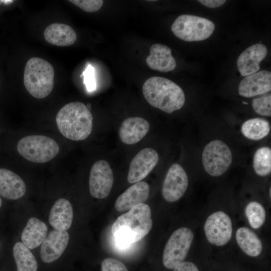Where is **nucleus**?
I'll use <instances>...</instances> for the list:
<instances>
[{
	"label": "nucleus",
	"mask_w": 271,
	"mask_h": 271,
	"mask_svg": "<svg viewBox=\"0 0 271 271\" xmlns=\"http://www.w3.org/2000/svg\"><path fill=\"white\" fill-rule=\"evenodd\" d=\"M54 76V69L50 63L39 57H32L27 61L24 70L25 88L33 97L45 98L53 90Z\"/></svg>",
	"instance_id": "obj_4"
},
{
	"label": "nucleus",
	"mask_w": 271,
	"mask_h": 271,
	"mask_svg": "<svg viewBox=\"0 0 271 271\" xmlns=\"http://www.w3.org/2000/svg\"><path fill=\"white\" fill-rule=\"evenodd\" d=\"M204 6L211 8H215L219 7L223 5L225 2L226 1L224 0H200L198 1Z\"/></svg>",
	"instance_id": "obj_33"
},
{
	"label": "nucleus",
	"mask_w": 271,
	"mask_h": 271,
	"mask_svg": "<svg viewBox=\"0 0 271 271\" xmlns=\"http://www.w3.org/2000/svg\"><path fill=\"white\" fill-rule=\"evenodd\" d=\"M143 92L150 105L169 114L181 109L185 102L182 89L164 77L154 76L148 79L143 85Z\"/></svg>",
	"instance_id": "obj_2"
},
{
	"label": "nucleus",
	"mask_w": 271,
	"mask_h": 271,
	"mask_svg": "<svg viewBox=\"0 0 271 271\" xmlns=\"http://www.w3.org/2000/svg\"><path fill=\"white\" fill-rule=\"evenodd\" d=\"M232 154L229 147L220 140L210 141L203 149L202 162L205 171L209 175L218 177L230 167Z\"/></svg>",
	"instance_id": "obj_7"
},
{
	"label": "nucleus",
	"mask_w": 271,
	"mask_h": 271,
	"mask_svg": "<svg viewBox=\"0 0 271 271\" xmlns=\"http://www.w3.org/2000/svg\"><path fill=\"white\" fill-rule=\"evenodd\" d=\"M26 191L23 180L11 170L0 168V195L10 199L17 200L23 197Z\"/></svg>",
	"instance_id": "obj_19"
},
{
	"label": "nucleus",
	"mask_w": 271,
	"mask_h": 271,
	"mask_svg": "<svg viewBox=\"0 0 271 271\" xmlns=\"http://www.w3.org/2000/svg\"><path fill=\"white\" fill-rule=\"evenodd\" d=\"M0 2H1L2 3H4L5 4H8V3H12L14 2V1H10V0H8V1H0Z\"/></svg>",
	"instance_id": "obj_34"
},
{
	"label": "nucleus",
	"mask_w": 271,
	"mask_h": 271,
	"mask_svg": "<svg viewBox=\"0 0 271 271\" xmlns=\"http://www.w3.org/2000/svg\"><path fill=\"white\" fill-rule=\"evenodd\" d=\"M150 187L147 183L140 181L128 187L117 198L115 208L119 212L128 211L134 206L144 203L149 198Z\"/></svg>",
	"instance_id": "obj_16"
},
{
	"label": "nucleus",
	"mask_w": 271,
	"mask_h": 271,
	"mask_svg": "<svg viewBox=\"0 0 271 271\" xmlns=\"http://www.w3.org/2000/svg\"><path fill=\"white\" fill-rule=\"evenodd\" d=\"M252 107L256 113L260 115L270 116V94H264L254 98L252 101Z\"/></svg>",
	"instance_id": "obj_28"
},
{
	"label": "nucleus",
	"mask_w": 271,
	"mask_h": 271,
	"mask_svg": "<svg viewBox=\"0 0 271 271\" xmlns=\"http://www.w3.org/2000/svg\"><path fill=\"white\" fill-rule=\"evenodd\" d=\"M173 271H199L197 266L190 261H183L177 265Z\"/></svg>",
	"instance_id": "obj_32"
},
{
	"label": "nucleus",
	"mask_w": 271,
	"mask_h": 271,
	"mask_svg": "<svg viewBox=\"0 0 271 271\" xmlns=\"http://www.w3.org/2000/svg\"><path fill=\"white\" fill-rule=\"evenodd\" d=\"M245 214L250 226L258 229L264 223L265 211L263 206L256 201H251L246 206Z\"/></svg>",
	"instance_id": "obj_27"
},
{
	"label": "nucleus",
	"mask_w": 271,
	"mask_h": 271,
	"mask_svg": "<svg viewBox=\"0 0 271 271\" xmlns=\"http://www.w3.org/2000/svg\"><path fill=\"white\" fill-rule=\"evenodd\" d=\"M207 240L212 244L223 246L230 240L232 233V221L225 212L219 211L210 215L204 224Z\"/></svg>",
	"instance_id": "obj_9"
},
{
	"label": "nucleus",
	"mask_w": 271,
	"mask_h": 271,
	"mask_svg": "<svg viewBox=\"0 0 271 271\" xmlns=\"http://www.w3.org/2000/svg\"><path fill=\"white\" fill-rule=\"evenodd\" d=\"M193 238V232L187 227L179 228L172 234L163 251V263L165 267L172 269L184 261Z\"/></svg>",
	"instance_id": "obj_8"
},
{
	"label": "nucleus",
	"mask_w": 271,
	"mask_h": 271,
	"mask_svg": "<svg viewBox=\"0 0 271 271\" xmlns=\"http://www.w3.org/2000/svg\"><path fill=\"white\" fill-rule=\"evenodd\" d=\"M159 159L158 153L152 148H146L139 151L130 163L127 181L135 183L145 178L156 167Z\"/></svg>",
	"instance_id": "obj_12"
},
{
	"label": "nucleus",
	"mask_w": 271,
	"mask_h": 271,
	"mask_svg": "<svg viewBox=\"0 0 271 271\" xmlns=\"http://www.w3.org/2000/svg\"><path fill=\"white\" fill-rule=\"evenodd\" d=\"M113 174L109 163L100 160L92 165L89 175V188L92 196L97 199L106 198L113 183Z\"/></svg>",
	"instance_id": "obj_10"
},
{
	"label": "nucleus",
	"mask_w": 271,
	"mask_h": 271,
	"mask_svg": "<svg viewBox=\"0 0 271 271\" xmlns=\"http://www.w3.org/2000/svg\"><path fill=\"white\" fill-rule=\"evenodd\" d=\"M82 76L84 77V83L85 84L87 90L91 91L95 90L96 81L94 75V68L90 65H89L80 76Z\"/></svg>",
	"instance_id": "obj_31"
},
{
	"label": "nucleus",
	"mask_w": 271,
	"mask_h": 271,
	"mask_svg": "<svg viewBox=\"0 0 271 271\" xmlns=\"http://www.w3.org/2000/svg\"><path fill=\"white\" fill-rule=\"evenodd\" d=\"M271 189L270 188H269V197H270V192H271V191H270Z\"/></svg>",
	"instance_id": "obj_36"
},
{
	"label": "nucleus",
	"mask_w": 271,
	"mask_h": 271,
	"mask_svg": "<svg viewBox=\"0 0 271 271\" xmlns=\"http://www.w3.org/2000/svg\"><path fill=\"white\" fill-rule=\"evenodd\" d=\"M271 90V73L262 70L245 76L238 86L239 94L245 97H252L265 94Z\"/></svg>",
	"instance_id": "obj_14"
},
{
	"label": "nucleus",
	"mask_w": 271,
	"mask_h": 271,
	"mask_svg": "<svg viewBox=\"0 0 271 271\" xmlns=\"http://www.w3.org/2000/svg\"><path fill=\"white\" fill-rule=\"evenodd\" d=\"M13 255L17 271H37L38 263L34 255L22 242L15 244Z\"/></svg>",
	"instance_id": "obj_25"
},
{
	"label": "nucleus",
	"mask_w": 271,
	"mask_h": 271,
	"mask_svg": "<svg viewBox=\"0 0 271 271\" xmlns=\"http://www.w3.org/2000/svg\"><path fill=\"white\" fill-rule=\"evenodd\" d=\"M56 122L61 134L72 141L85 140L92 130V115L81 102H72L63 106L57 113Z\"/></svg>",
	"instance_id": "obj_3"
},
{
	"label": "nucleus",
	"mask_w": 271,
	"mask_h": 271,
	"mask_svg": "<svg viewBox=\"0 0 271 271\" xmlns=\"http://www.w3.org/2000/svg\"><path fill=\"white\" fill-rule=\"evenodd\" d=\"M253 168L255 173L264 177L271 172V149L267 147L258 148L253 158Z\"/></svg>",
	"instance_id": "obj_26"
},
{
	"label": "nucleus",
	"mask_w": 271,
	"mask_h": 271,
	"mask_svg": "<svg viewBox=\"0 0 271 271\" xmlns=\"http://www.w3.org/2000/svg\"><path fill=\"white\" fill-rule=\"evenodd\" d=\"M69 2L89 13L98 11L103 4L102 0H70Z\"/></svg>",
	"instance_id": "obj_29"
},
{
	"label": "nucleus",
	"mask_w": 271,
	"mask_h": 271,
	"mask_svg": "<svg viewBox=\"0 0 271 271\" xmlns=\"http://www.w3.org/2000/svg\"><path fill=\"white\" fill-rule=\"evenodd\" d=\"M215 29L214 23L204 18L182 15L173 23L171 30L178 38L187 42L201 41L208 38Z\"/></svg>",
	"instance_id": "obj_6"
},
{
	"label": "nucleus",
	"mask_w": 271,
	"mask_h": 271,
	"mask_svg": "<svg viewBox=\"0 0 271 271\" xmlns=\"http://www.w3.org/2000/svg\"><path fill=\"white\" fill-rule=\"evenodd\" d=\"M270 127L269 122L261 118H250L242 124L241 131L243 135L251 140H260L269 133Z\"/></svg>",
	"instance_id": "obj_24"
},
{
	"label": "nucleus",
	"mask_w": 271,
	"mask_h": 271,
	"mask_svg": "<svg viewBox=\"0 0 271 271\" xmlns=\"http://www.w3.org/2000/svg\"><path fill=\"white\" fill-rule=\"evenodd\" d=\"M2 199L0 197V208L2 206Z\"/></svg>",
	"instance_id": "obj_35"
},
{
	"label": "nucleus",
	"mask_w": 271,
	"mask_h": 271,
	"mask_svg": "<svg viewBox=\"0 0 271 271\" xmlns=\"http://www.w3.org/2000/svg\"><path fill=\"white\" fill-rule=\"evenodd\" d=\"M69 241L67 231L51 230L41 244L40 257L46 263L53 262L62 255Z\"/></svg>",
	"instance_id": "obj_13"
},
{
	"label": "nucleus",
	"mask_w": 271,
	"mask_h": 271,
	"mask_svg": "<svg viewBox=\"0 0 271 271\" xmlns=\"http://www.w3.org/2000/svg\"><path fill=\"white\" fill-rule=\"evenodd\" d=\"M189 184L187 174L183 168L177 163L169 169L162 186V195L169 202L179 200L186 192Z\"/></svg>",
	"instance_id": "obj_11"
},
{
	"label": "nucleus",
	"mask_w": 271,
	"mask_h": 271,
	"mask_svg": "<svg viewBox=\"0 0 271 271\" xmlns=\"http://www.w3.org/2000/svg\"><path fill=\"white\" fill-rule=\"evenodd\" d=\"M152 225L150 207L142 203L119 216L111 226V232L116 243L123 248L143 239Z\"/></svg>",
	"instance_id": "obj_1"
},
{
	"label": "nucleus",
	"mask_w": 271,
	"mask_h": 271,
	"mask_svg": "<svg viewBox=\"0 0 271 271\" xmlns=\"http://www.w3.org/2000/svg\"><path fill=\"white\" fill-rule=\"evenodd\" d=\"M48 227L36 217L29 219L22 235V242L28 248H35L43 243L47 236Z\"/></svg>",
	"instance_id": "obj_21"
},
{
	"label": "nucleus",
	"mask_w": 271,
	"mask_h": 271,
	"mask_svg": "<svg viewBox=\"0 0 271 271\" xmlns=\"http://www.w3.org/2000/svg\"><path fill=\"white\" fill-rule=\"evenodd\" d=\"M73 211L71 203L65 198L57 200L49 214L48 221L54 229L67 231L72 223Z\"/></svg>",
	"instance_id": "obj_18"
},
{
	"label": "nucleus",
	"mask_w": 271,
	"mask_h": 271,
	"mask_svg": "<svg viewBox=\"0 0 271 271\" xmlns=\"http://www.w3.org/2000/svg\"><path fill=\"white\" fill-rule=\"evenodd\" d=\"M44 36L50 44L58 46H68L77 40L75 31L70 26L61 23H53L45 30Z\"/></svg>",
	"instance_id": "obj_22"
},
{
	"label": "nucleus",
	"mask_w": 271,
	"mask_h": 271,
	"mask_svg": "<svg viewBox=\"0 0 271 271\" xmlns=\"http://www.w3.org/2000/svg\"><path fill=\"white\" fill-rule=\"evenodd\" d=\"M146 63L151 69L162 72L172 71L176 66L171 49L161 44H155L151 46Z\"/></svg>",
	"instance_id": "obj_20"
},
{
	"label": "nucleus",
	"mask_w": 271,
	"mask_h": 271,
	"mask_svg": "<svg viewBox=\"0 0 271 271\" xmlns=\"http://www.w3.org/2000/svg\"><path fill=\"white\" fill-rule=\"evenodd\" d=\"M150 129L149 122L140 117H130L121 124L118 135L124 144L133 145L141 141Z\"/></svg>",
	"instance_id": "obj_17"
},
{
	"label": "nucleus",
	"mask_w": 271,
	"mask_h": 271,
	"mask_svg": "<svg viewBox=\"0 0 271 271\" xmlns=\"http://www.w3.org/2000/svg\"><path fill=\"white\" fill-rule=\"evenodd\" d=\"M17 150L25 159L35 163H44L54 158L59 147L53 139L45 136L31 135L21 139Z\"/></svg>",
	"instance_id": "obj_5"
},
{
	"label": "nucleus",
	"mask_w": 271,
	"mask_h": 271,
	"mask_svg": "<svg viewBox=\"0 0 271 271\" xmlns=\"http://www.w3.org/2000/svg\"><path fill=\"white\" fill-rule=\"evenodd\" d=\"M101 269V271H128L126 266L121 261L110 257L102 260Z\"/></svg>",
	"instance_id": "obj_30"
},
{
	"label": "nucleus",
	"mask_w": 271,
	"mask_h": 271,
	"mask_svg": "<svg viewBox=\"0 0 271 271\" xmlns=\"http://www.w3.org/2000/svg\"><path fill=\"white\" fill-rule=\"evenodd\" d=\"M235 237L239 247L247 255L256 257L261 253L262 242L255 233L249 228H239L236 232Z\"/></svg>",
	"instance_id": "obj_23"
},
{
	"label": "nucleus",
	"mask_w": 271,
	"mask_h": 271,
	"mask_svg": "<svg viewBox=\"0 0 271 271\" xmlns=\"http://www.w3.org/2000/svg\"><path fill=\"white\" fill-rule=\"evenodd\" d=\"M267 53L266 46L262 44H254L246 49L238 57L237 68L242 76L255 73L260 69V63Z\"/></svg>",
	"instance_id": "obj_15"
}]
</instances>
